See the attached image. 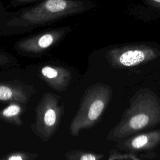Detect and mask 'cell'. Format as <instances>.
Listing matches in <instances>:
<instances>
[{"mask_svg": "<svg viewBox=\"0 0 160 160\" xmlns=\"http://www.w3.org/2000/svg\"><path fill=\"white\" fill-rule=\"evenodd\" d=\"M104 58L118 81L126 85L144 81L160 70V45L151 42L118 44L105 51Z\"/></svg>", "mask_w": 160, "mask_h": 160, "instance_id": "6da1fadb", "label": "cell"}, {"mask_svg": "<svg viewBox=\"0 0 160 160\" xmlns=\"http://www.w3.org/2000/svg\"><path fill=\"white\" fill-rule=\"evenodd\" d=\"M148 86L136 91L130 107L121 121L108 134L107 139L120 141L132 135L152 130L160 125V96Z\"/></svg>", "mask_w": 160, "mask_h": 160, "instance_id": "7a4b0ae2", "label": "cell"}, {"mask_svg": "<svg viewBox=\"0 0 160 160\" xmlns=\"http://www.w3.org/2000/svg\"><path fill=\"white\" fill-rule=\"evenodd\" d=\"M91 2L78 0H45L41 4L24 11L12 18L9 26L25 27L48 22L80 13L92 7Z\"/></svg>", "mask_w": 160, "mask_h": 160, "instance_id": "3957f363", "label": "cell"}, {"mask_svg": "<svg viewBox=\"0 0 160 160\" xmlns=\"http://www.w3.org/2000/svg\"><path fill=\"white\" fill-rule=\"evenodd\" d=\"M112 96L111 87L106 84L97 82L85 91L79 109L72 118L69 132L78 136L82 130L94 126L100 119Z\"/></svg>", "mask_w": 160, "mask_h": 160, "instance_id": "277c9868", "label": "cell"}, {"mask_svg": "<svg viewBox=\"0 0 160 160\" xmlns=\"http://www.w3.org/2000/svg\"><path fill=\"white\" fill-rule=\"evenodd\" d=\"M60 100L58 95L46 92L36 106L31 129L42 141H48L58 129L64 113V106Z\"/></svg>", "mask_w": 160, "mask_h": 160, "instance_id": "5b68a950", "label": "cell"}, {"mask_svg": "<svg viewBox=\"0 0 160 160\" xmlns=\"http://www.w3.org/2000/svg\"><path fill=\"white\" fill-rule=\"evenodd\" d=\"M67 29H56L22 39L16 43L15 47L18 51L26 53H41L60 41L65 35Z\"/></svg>", "mask_w": 160, "mask_h": 160, "instance_id": "8992f818", "label": "cell"}, {"mask_svg": "<svg viewBox=\"0 0 160 160\" xmlns=\"http://www.w3.org/2000/svg\"><path fill=\"white\" fill-rule=\"evenodd\" d=\"M160 145V129L132 135L118 142L117 147L130 152L151 151Z\"/></svg>", "mask_w": 160, "mask_h": 160, "instance_id": "52a82bcc", "label": "cell"}, {"mask_svg": "<svg viewBox=\"0 0 160 160\" xmlns=\"http://www.w3.org/2000/svg\"><path fill=\"white\" fill-rule=\"evenodd\" d=\"M39 76L49 86L58 92L66 91L72 79L70 71L59 66H44L40 69Z\"/></svg>", "mask_w": 160, "mask_h": 160, "instance_id": "ba28073f", "label": "cell"}, {"mask_svg": "<svg viewBox=\"0 0 160 160\" xmlns=\"http://www.w3.org/2000/svg\"><path fill=\"white\" fill-rule=\"evenodd\" d=\"M29 97L30 95L22 86L0 82V101H16L26 104Z\"/></svg>", "mask_w": 160, "mask_h": 160, "instance_id": "9c48e42d", "label": "cell"}, {"mask_svg": "<svg viewBox=\"0 0 160 160\" xmlns=\"http://www.w3.org/2000/svg\"><path fill=\"white\" fill-rule=\"evenodd\" d=\"M24 104H25L16 101L10 102L9 105L0 109V120L16 126H21L22 124L21 116L24 110Z\"/></svg>", "mask_w": 160, "mask_h": 160, "instance_id": "30bf717a", "label": "cell"}, {"mask_svg": "<svg viewBox=\"0 0 160 160\" xmlns=\"http://www.w3.org/2000/svg\"><path fill=\"white\" fill-rule=\"evenodd\" d=\"M103 156V154H96L83 150H72L64 155L68 160H99Z\"/></svg>", "mask_w": 160, "mask_h": 160, "instance_id": "8fae6325", "label": "cell"}, {"mask_svg": "<svg viewBox=\"0 0 160 160\" xmlns=\"http://www.w3.org/2000/svg\"><path fill=\"white\" fill-rule=\"evenodd\" d=\"M38 154L26 152H13L6 154L0 159L2 160H31L38 157Z\"/></svg>", "mask_w": 160, "mask_h": 160, "instance_id": "7c38bea8", "label": "cell"}, {"mask_svg": "<svg viewBox=\"0 0 160 160\" xmlns=\"http://www.w3.org/2000/svg\"><path fill=\"white\" fill-rule=\"evenodd\" d=\"M144 1L151 7L160 12V0H144Z\"/></svg>", "mask_w": 160, "mask_h": 160, "instance_id": "4fadbf2b", "label": "cell"}, {"mask_svg": "<svg viewBox=\"0 0 160 160\" xmlns=\"http://www.w3.org/2000/svg\"><path fill=\"white\" fill-rule=\"evenodd\" d=\"M9 61V58L3 53L0 52V66H2L8 63Z\"/></svg>", "mask_w": 160, "mask_h": 160, "instance_id": "5bb4252c", "label": "cell"}, {"mask_svg": "<svg viewBox=\"0 0 160 160\" xmlns=\"http://www.w3.org/2000/svg\"><path fill=\"white\" fill-rule=\"evenodd\" d=\"M21 1H22V0H21Z\"/></svg>", "mask_w": 160, "mask_h": 160, "instance_id": "9a60e30c", "label": "cell"}]
</instances>
